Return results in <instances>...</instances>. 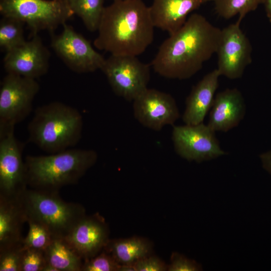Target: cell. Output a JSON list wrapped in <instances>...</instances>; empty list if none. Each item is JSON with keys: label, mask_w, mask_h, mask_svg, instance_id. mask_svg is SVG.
Wrapping results in <instances>:
<instances>
[{"label": "cell", "mask_w": 271, "mask_h": 271, "mask_svg": "<svg viewBox=\"0 0 271 271\" xmlns=\"http://www.w3.org/2000/svg\"><path fill=\"white\" fill-rule=\"evenodd\" d=\"M221 30L202 15H191L184 25L161 45L151 65L160 75L186 79L216 53Z\"/></svg>", "instance_id": "cell-1"}, {"label": "cell", "mask_w": 271, "mask_h": 271, "mask_svg": "<svg viewBox=\"0 0 271 271\" xmlns=\"http://www.w3.org/2000/svg\"><path fill=\"white\" fill-rule=\"evenodd\" d=\"M153 24L142 0H115L105 7L93 44L114 55L138 56L152 44Z\"/></svg>", "instance_id": "cell-2"}, {"label": "cell", "mask_w": 271, "mask_h": 271, "mask_svg": "<svg viewBox=\"0 0 271 271\" xmlns=\"http://www.w3.org/2000/svg\"><path fill=\"white\" fill-rule=\"evenodd\" d=\"M97 153L90 149H68L46 156L25 159L26 179L31 188L59 192L64 186L75 184L93 166Z\"/></svg>", "instance_id": "cell-3"}, {"label": "cell", "mask_w": 271, "mask_h": 271, "mask_svg": "<svg viewBox=\"0 0 271 271\" xmlns=\"http://www.w3.org/2000/svg\"><path fill=\"white\" fill-rule=\"evenodd\" d=\"M83 121L75 108L59 101L38 107L30 121L29 141L54 154L75 146L82 137Z\"/></svg>", "instance_id": "cell-4"}, {"label": "cell", "mask_w": 271, "mask_h": 271, "mask_svg": "<svg viewBox=\"0 0 271 271\" xmlns=\"http://www.w3.org/2000/svg\"><path fill=\"white\" fill-rule=\"evenodd\" d=\"M26 219L43 225L53 238H65L86 215L82 205L67 202L59 192L27 188L22 195Z\"/></svg>", "instance_id": "cell-5"}, {"label": "cell", "mask_w": 271, "mask_h": 271, "mask_svg": "<svg viewBox=\"0 0 271 271\" xmlns=\"http://www.w3.org/2000/svg\"><path fill=\"white\" fill-rule=\"evenodd\" d=\"M0 13L26 24L33 34L52 33L74 15L66 0H1Z\"/></svg>", "instance_id": "cell-6"}, {"label": "cell", "mask_w": 271, "mask_h": 271, "mask_svg": "<svg viewBox=\"0 0 271 271\" xmlns=\"http://www.w3.org/2000/svg\"><path fill=\"white\" fill-rule=\"evenodd\" d=\"M39 89L35 79L6 74L0 88V130L15 127L30 114Z\"/></svg>", "instance_id": "cell-7"}, {"label": "cell", "mask_w": 271, "mask_h": 271, "mask_svg": "<svg viewBox=\"0 0 271 271\" xmlns=\"http://www.w3.org/2000/svg\"><path fill=\"white\" fill-rule=\"evenodd\" d=\"M137 57L110 55L100 69L114 93L127 101L147 89L150 79V66Z\"/></svg>", "instance_id": "cell-8"}, {"label": "cell", "mask_w": 271, "mask_h": 271, "mask_svg": "<svg viewBox=\"0 0 271 271\" xmlns=\"http://www.w3.org/2000/svg\"><path fill=\"white\" fill-rule=\"evenodd\" d=\"M62 26V32L51 37V46L56 55L73 72L85 73L100 70L105 58L71 26L65 23Z\"/></svg>", "instance_id": "cell-9"}, {"label": "cell", "mask_w": 271, "mask_h": 271, "mask_svg": "<svg viewBox=\"0 0 271 271\" xmlns=\"http://www.w3.org/2000/svg\"><path fill=\"white\" fill-rule=\"evenodd\" d=\"M172 139L176 153L189 161L201 163L226 154L215 131L203 122L174 126Z\"/></svg>", "instance_id": "cell-10"}, {"label": "cell", "mask_w": 271, "mask_h": 271, "mask_svg": "<svg viewBox=\"0 0 271 271\" xmlns=\"http://www.w3.org/2000/svg\"><path fill=\"white\" fill-rule=\"evenodd\" d=\"M15 127L0 130V195L15 197L27 188L23 146Z\"/></svg>", "instance_id": "cell-11"}, {"label": "cell", "mask_w": 271, "mask_h": 271, "mask_svg": "<svg viewBox=\"0 0 271 271\" xmlns=\"http://www.w3.org/2000/svg\"><path fill=\"white\" fill-rule=\"evenodd\" d=\"M236 21L221 30L216 53L217 69L220 76L230 79L240 78L251 62L252 47Z\"/></svg>", "instance_id": "cell-12"}, {"label": "cell", "mask_w": 271, "mask_h": 271, "mask_svg": "<svg viewBox=\"0 0 271 271\" xmlns=\"http://www.w3.org/2000/svg\"><path fill=\"white\" fill-rule=\"evenodd\" d=\"M133 112L141 124L156 131L173 125L180 117L177 103L171 95L148 88L133 101Z\"/></svg>", "instance_id": "cell-13"}, {"label": "cell", "mask_w": 271, "mask_h": 271, "mask_svg": "<svg viewBox=\"0 0 271 271\" xmlns=\"http://www.w3.org/2000/svg\"><path fill=\"white\" fill-rule=\"evenodd\" d=\"M23 45L6 52L4 66L7 73L36 79L49 69L50 53L37 34Z\"/></svg>", "instance_id": "cell-14"}, {"label": "cell", "mask_w": 271, "mask_h": 271, "mask_svg": "<svg viewBox=\"0 0 271 271\" xmlns=\"http://www.w3.org/2000/svg\"><path fill=\"white\" fill-rule=\"evenodd\" d=\"M108 235L107 225L101 216L86 215L65 239L85 261L104 249L109 239Z\"/></svg>", "instance_id": "cell-15"}, {"label": "cell", "mask_w": 271, "mask_h": 271, "mask_svg": "<svg viewBox=\"0 0 271 271\" xmlns=\"http://www.w3.org/2000/svg\"><path fill=\"white\" fill-rule=\"evenodd\" d=\"M245 110L240 91L235 88L226 89L215 96L207 125L215 132H227L239 124Z\"/></svg>", "instance_id": "cell-16"}, {"label": "cell", "mask_w": 271, "mask_h": 271, "mask_svg": "<svg viewBox=\"0 0 271 271\" xmlns=\"http://www.w3.org/2000/svg\"><path fill=\"white\" fill-rule=\"evenodd\" d=\"M211 0H153L150 8L155 27L171 35L185 23L187 16Z\"/></svg>", "instance_id": "cell-17"}, {"label": "cell", "mask_w": 271, "mask_h": 271, "mask_svg": "<svg viewBox=\"0 0 271 271\" xmlns=\"http://www.w3.org/2000/svg\"><path fill=\"white\" fill-rule=\"evenodd\" d=\"M220 76L217 69L205 75L192 89L186 98L182 116L186 124H198L203 120L212 106Z\"/></svg>", "instance_id": "cell-18"}, {"label": "cell", "mask_w": 271, "mask_h": 271, "mask_svg": "<svg viewBox=\"0 0 271 271\" xmlns=\"http://www.w3.org/2000/svg\"><path fill=\"white\" fill-rule=\"evenodd\" d=\"M22 194L15 197L0 195V249L23 240L22 230L27 219Z\"/></svg>", "instance_id": "cell-19"}, {"label": "cell", "mask_w": 271, "mask_h": 271, "mask_svg": "<svg viewBox=\"0 0 271 271\" xmlns=\"http://www.w3.org/2000/svg\"><path fill=\"white\" fill-rule=\"evenodd\" d=\"M151 249L149 241L138 237L109 239L103 249L120 264H133L150 255Z\"/></svg>", "instance_id": "cell-20"}, {"label": "cell", "mask_w": 271, "mask_h": 271, "mask_svg": "<svg viewBox=\"0 0 271 271\" xmlns=\"http://www.w3.org/2000/svg\"><path fill=\"white\" fill-rule=\"evenodd\" d=\"M45 253L47 263L58 271H82L83 259L65 238H54Z\"/></svg>", "instance_id": "cell-21"}, {"label": "cell", "mask_w": 271, "mask_h": 271, "mask_svg": "<svg viewBox=\"0 0 271 271\" xmlns=\"http://www.w3.org/2000/svg\"><path fill=\"white\" fill-rule=\"evenodd\" d=\"M74 15L91 32L98 30L105 7L104 0H66Z\"/></svg>", "instance_id": "cell-22"}, {"label": "cell", "mask_w": 271, "mask_h": 271, "mask_svg": "<svg viewBox=\"0 0 271 271\" xmlns=\"http://www.w3.org/2000/svg\"><path fill=\"white\" fill-rule=\"evenodd\" d=\"M19 20L3 17L0 21V47L6 53L23 45L24 37V25Z\"/></svg>", "instance_id": "cell-23"}, {"label": "cell", "mask_w": 271, "mask_h": 271, "mask_svg": "<svg viewBox=\"0 0 271 271\" xmlns=\"http://www.w3.org/2000/svg\"><path fill=\"white\" fill-rule=\"evenodd\" d=\"M217 14L225 19L238 15L237 21L241 23L245 15L255 10L262 0H211Z\"/></svg>", "instance_id": "cell-24"}, {"label": "cell", "mask_w": 271, "mask_h": 271, "mask_svg": "<svg viewBox=\"0 0 271 271\" xmlns=\"http://www.w3.org/2000/svg\"><path fill=\"white\" fill-rule=\"evenodd\" d=\"M29 230L23 238V248H35L45 250L54 239L48 229L39 222L27 218Z\"/></svg>", "instance_id": "cell-25"}, {"label": "cell", "mask_w": 271, "mask_h": 271, "mask_svg": "<svg viewBox=\"0 0 271 271\" xmlns=\"http://www.w3.org/2000/svg\"><path fill=\"white\" fill-rule=\"evenodd\" d=\"M23 249V241L0 249V271H21Z\"/></svg>", "instance_id": "cell-26"}, {"label": "cell", "mask_w": 271, "mask_h": 271, "mask_svg": "<svg viewBox=\"0 0 271 271\" xmlns=\"http://www.w3.org/2000/svg\"><path fill=\"white\" fill-rule=\"evenodd\" d=\"M120 264L102 250L95 256L84 261L82 271H119Z\"/></svg>", "instance_id": "cell-27"}, {"label": "cell", "mask_w": 271, "mask_h": 271, "mask_svg": "<svg viewBox=\"0 0 271 271\" xmlns=\"http://www.w3.org/2000/svg\"><path fill=\"white\" fill-rule=\"evenodd\" d=\"M46 264L45 250L31 248H24L21 271H43Z\"/></svg>", "instance_id": "cell-28"}, {"label": "cell", "mask_w": 271, "mask_h": 271, "mask_svg": "<svg viewBox=\"0 0 271 271\" xmlns=\"http://www.w3.org/2000/svg\"><path fill=\"white\" fill-rule=\"evenodd\" d=\"M201 269V265L195 261L178 253L172 254L171 263L167 266L169 271H197Z\"/></svg>", "instance_id": "cell-29"}, {"label": "cell", "mask_w": 271, "mask_h": 271, "mask_svg": "<svg viewBox=\"0 0 271 271\" xmlns=\"http://www.w3.org/2000/svg\"><path fill=\"white\" fill-rule=\"evenodd\" d=\"M136 271H164L167 270L165 263L159 257L150 255L133 263Z\"/></svg>", "instance_id": "cell-30"}, {"label": "cell", "mask_w": 271, "mask_h": 271, "mask_svg": "<svg viewBox=\"0 0 271 271\" xmlns=\"http://www.w3.org/2000/svg\"><path fill=\"white\" fill-rule=\"evenodd\" d=\"M263 168L271 174V150L260 155Z\"/></svg>", "instance_id": "cell-31"}, {"label": "cell", "mask_w": 271, "mask_h": 271, "mask_svg": "<svg viewBox=\"0 0 271 271\" xmlns=\"http://www.w3.org/2000/svg\"><path fill=\"white\" fill-rule=\"evenodd\" d=\"M261 3L264 6L267 17L271 23V0H262Z\"/></svg>", "instance_id": "cell-32"}, {"label": "cell", "mask_w": 271, "mask_h": 271, "mask_svg": "<svg viewBox=\"0 0 271 271\" xmlns=\"http://www.w3.org/2000/svg\"><path fill=\"white\" fill-rule=\"evenodd\" d=\"M43 271H58V270L53 266L47 263Z\"/></svg>", "instance_id": "cell-33"}, {"label": "cell", "mask_w": 271, "mask_h": 271, "mask_svg": "<svg viewBox=\"0 0 271 271\" xmlns=\"http://www.w3.org/2000/svg\"><path fill=\"white\" fill-rule=\"evenodd\" d=\"M112 1H115V0H112Z\"/></svg>", "instance_id": "cell-34"}]
</instances>
